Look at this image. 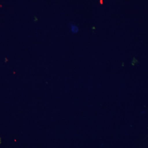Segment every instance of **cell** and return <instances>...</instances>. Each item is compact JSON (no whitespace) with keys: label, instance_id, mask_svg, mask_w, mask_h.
<instances>
[{"label":"cell","instance_id":"obj_1","mask_svg":"<svg viewBox=\"0 0 148 148\" xmlns=\"http://www.w3.org/2000/svg\"><path fill=\"white\" fill-rule=\"evenodd\" d=\"M71 29L72 32L73 33H77L79 31L78 28L73 25H71Z\"/></svg>","mask_w":148,"mask_h":148}]
</instances>
